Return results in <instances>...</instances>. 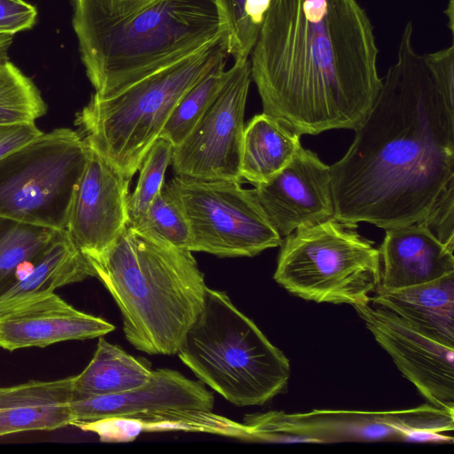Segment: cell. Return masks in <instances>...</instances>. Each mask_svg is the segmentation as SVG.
Returning <instances> with one entry per match:
<instances>
[{"label": "cell", "instance_id": "1", "mask_svg": "<svg viewBox=\"0 0 454 454\" xmlns=\"http://www.w3.org/2000/svg\"><path fill=\"white\" fill-rule=\"evenodd\" d=\"M413 32L408 21L370 112L330 166L334 218L343 223L386 231L423 223L454 188V113Z\"/></svg>", "mask_w": 454, "mask_h": 454}, {"label": "cell", "instance_id": "2", "mask_svg": "<svg viewBox=\"0 0 454 454\" xmlns=\"http://www.w3.org/2000/svg\"><path fill=\"white\" fill-rule=\"evenodd\" d=\"M358 0H270L249 55L263 112L300 136L356 129L382 85Z\"/></svg>", "mask_w": 454, "mask_h": 454}, {"label": "cell", "instance_id": "3", "mask_svg": "<svg viewBox=\"0 0 454 454\" xmlns=\"http://www.w3.org/2000/svg\"><path fill=\"white\" fill-rule=\"evenodd\" d=\"M73 27L86 74L100 97L225 34L214 0H75Z\"/></svg>", "mask_w": 454, "mask_h": 454}, {"label": "cell", "instance_id": "4", "mask_svg": "<svg viewBox=\"0 0 454 454\" xmlns=\"http://www.w3.org/2000/svg\"><path fill=\"white\" fill-rule=\"evenodd\" d=\"M88 261L121 313L127 340L149 355L176 354L208 288L192 251L127 224Z\"/></svg>", "mask_w": 454, "mask_h": 454}, {"label": "cell", "instance_id": "5", "mask_svg": "<svg viewBox=\"0 0 454 454\" xmlns=\"http://www.w3.org/2000/svg\"><path fill=\"white\" fill-rule=\"evenodd\" d=\"M196 377L237 406L262 405L286 388L290 363L226 293L207 288L176 353Z\"/></svg>", "mask_w": 454, "mask_h": 454}, {"label": "cell", "instance_id": "6", "mask_svg": "<svg viewBox=\"0 0 454 454\" xmlns=\"http://www.w3.org/2000/svg\"><path fill=\"white\" fill-rule=\"evenodd\" d=\"M228 56L215 43L108 96L93 94L76 114L86 144L131 179L184 93Z\"/></svg>", "mask_w": 454, "mask_h": 454}, {"label": "cell", "instance_id": "7", "mask_svg": "<svg viewBox=\"0 0 454 454\" xmlns=\"http://www.w3.org/2000/svg\"><path fill=\"white\" fill-rule=\"evenodd\" d=\"M356 226L332 218L296 229L281 242L275 281L308 301L369 303L380 283V254Z\"/></svg>", "mask_w": 454, "mask_h": 454}, {"label": "cell", "instance_id": "8", "mask_svg": "<svg viewBox=\"0 0 454 454\" xmlns=\"http://www.w3.org/2000/svg\"><path fill=\"white\" fill-rule=\"evenodd\" d=\"M88 154L79 132L59 128L1 159L0 216L64 231Z\"/></svg>", "mask_w": 454, "mask_h": 454}, {"label": "cell", "instance_id": "9", "mask_svg": "<svg viewBox=\"0 0 454 454\" xmlns=\"http://www.w3.org/2000/svg\"><path fill=\"white\" fill-rule=\"evenodd\" d=\"M249 441L335 442L439 440L453 442L454 411L431 404L385 411L313 410L247 414Z\"/></svg>", "mask_w": 454, "mask_h": 454}, {"label": "cell", "instance_id": "10", "mask_svg": "<svg viewBox=\"0 0 454 454\" xmlns=\"http://www.w3.org/2000/svg\"><path fill=\"white\" fill-rule=\"evenodd\" d=\"M177 198L191 231L189 250L218 257H252L281 245L255 195L235 180L183 176L167 184Z\"/></svg>", "mask_w": 454, "mask_h": 454}, {"label": "cell", "instance_id": "11", "mask_svg": "<svg viewBox=\"0 0 454 454\" xmlns=\"http://www.w3.org/2000/svg\"><path fill=\"white\" fill-rule=\"evenodd\" d=\"M231 74L189 136L172 153L176 175L205 180H242L244 115L251 78L249 59L234 61Z\"/></svg>", "mask_w": 454, "mask_h": 454}, {"label": "cell", "instance_id": "12", "mask_svg": "<svg viewBox=\"0 0 454 454\" xmlns=\"http://www.w3.org/2000/svg\"><path fill=\"white\" fill-rule=\"evenodd\" d=\"M353 308L429 404L454 411V348L425 335L378 305L369 302Z\"/></svg>", "mask_w": 454, "mask_h": 454}, {"label": "cell", "instance_id": "13", "mask_svg": "<svg viewBox=\"0 0 454 454\" xmlns=\"http://www.w3.org/2000/svg\"><path fill=\"white\" fill-rule=\"evenodd\" d=\"M130 180L89 146L65 229L87 260L103 253L127 226Z\"/></svg>", "mask_w": 454, "mask_h": 454}, {"label": "cell", "instance_id": "14", "mask_svg": "<svg viewBox=\"0 0 454 454\" xmlns=\"http://www.w3.org/2000/svg\"><path fill=\"white\" fill-rule=\"evenodd\" d=\"M254 190L281 238L334 218L331 167L309 149L301 147L284 168Z\"/></svg>", "mask_w": 454, "mask_h": 454}, {"label": "cell", "instance_id": "15", "mask_svg": "<svg viewBox=\"0 0 454 454\" xmlns=\"http://www.w3.org/2000/svg\"><path fill=\"white\" fill-rule=\"evenodd\" d=\"M214 395L201 382L177 371L153 370L142 387L119 394L71 397L72 426L106 420L141 422L147 418L172 411H212Z\"/></svg>", "mask_w": 454, "mask_h": 454}, {"label": "cell", "instance_id": "16", "mask_svg": "<svg viewBox=\"0 0 454 454\" xmlns=\"http://www.w3.org/2000/svg\"><path fill=\"white\" fill-rule=\"evenodd\" d=\"M114 330L106 320L74 309L52 293L0 315V348L13 351L99 338Z\"/></svg>", "mask_w": 454, "mask_h": 454}, {"label": "cell", "instance_id": "17", "mask_svg": "<svg viewBox=\"0 0 454 454\" xmlns=\"http://www.w3.org/2000/svg\"><path fill=\"white\" fill-rule=\"evenodd\" d=\"M453 246L441 242L425 223L386 230L379 248L382 269L378 288L395 290L454 272Z\"/></svg>", "mask_w": 454, "mask_h": 454}, {"label": "cell", "instance_id": "18", "mask_svg": "<svg viewBox=\"0 0 454 454\" xmlns=\"http://www.w3.org/2000/svg\"><path fill=\"white\" fill-rule=\"evenodd\" d=\"M73 377L0 387V436L72 426Z\"/></svg>", "mask_w": 454, "mask_h": 454}, {"label": "cell", "instance_id": "19", "mask_svg": "<svg viewBox=\"0 0 454 454\" xmlns=\"http://www.w3.org/2000/svg\"><path fill=\"white\" fill-rule=\"evenodd\" d=\"M370 302L391 311L425 335L454 348V272L405 288H377Z\"/></svg>", "mask_w": 454, "mask_h": 454}, {"label": "cell", "instance_id": "20", "mask_svg": "<svg viewBox=\"0 0 454 454\" xmlns=\"http://www.w3.org/2000/svg\"><path fill=\"white\" fill-rule=\"evenodd\" d=\"M95 277L66 231H57L28 271L0 296V315L56 288Z\"/></svg>", "mask_w": 454, "mask_h": 454}, {"label": "cell", "instance_id": "21", "mask_svg": "<svg viewBox=\"0 0 454 454\" xmlns=\"http://www.w3.org/2000/svg\"><path fill=\"white\" fill-rule=\"evenodd\" d=\"M301 136L278 119L262 113L245 126L241 146V178L254 186L268 181L302 147Z\"/></svg>", "mask_w": 454, "mask_h": 454}, {"label": "cell", "instance_id": "22", "mask_svg": "<svg viewBox=\"0 0 454 454\" xmlns=\"http://www.w3.org/2000/svg\"><path fill=\"white\" fill-rule=\"evenodd\" d=\"M153 369L121 347L99 337L89 364L72 380L71 397L101 396L130 391L144 386Z\"/></svg>", "mask_w": 454, "mask_h": 454}, {"label": "cell", "instance_id": "23", "mask_svg": "<svg viewBox=\"0 0 454 454\" xmlns=\"http://www.w3.org/2000/svg\"><path fill=\"white\" fill-rule=\"evenodd\" d=\"M56 231L0 216V296L26 275Z\"/></svg>", "mask_w": 454, "mask_h": 454}, {"label": "cell", "instance_id": "24", "mask_svg": "<svg viewBox=\"0 0 454 454\" xmlns=\"http://www.w3.org/2000/svg\"><path fill=\"white\" fill-rule=\"evenodd\" d=\"M226 58L194 83L172 110L160 137L168 139L174 147L189 136L228 80L231 69H225Z\"/></svg>", "mask_w": 454, "mask_h": 454}, {"label": "cell", "instance_id": "25", "mask_svg": "<svg viewBox=\"0 0 454 454\" xmlns=\"http://www.w3.org/2000/svg\"><path fill=\"white\" fill-rule=\"evenodd\" d=\"M225 31L227 53L234 61L249 59L270 0H214Z\"/></svg>", "mask_w": 454, "mask_h": 454}, {"label": "cell", "instance_id": "26", "mask_svg": "<svg viewBox=\"0 0 454 454\" xmlns=\"http://www.w3.org/2000/svg\"><path fill=\"white\" fill-rule=\"evenodd\" d=\"M46 112L33 81L10 60L0 62V125L35 122Z\"/></svg>", "mask_w": 454, "mask_h": 454}, {"label": "cell", "instance_id": "27", "mask_svg": "<svg viewBox=\"0 0 454 454\" xmlns=\"http://www.w3.org/2000/svg\"><path fill=\"white\" fill-rule=\"evenodd\" d=\"M174 145L159 137L139 168L137 186L128 199V225L138 229L145 219L148 207L164 185V176L171 164Z\"/></svg>", "mask_w": 454, "mask_h": 454}, {"label": "cell", "instance_id": "28", "mask_svg": "<svg viewBox=\"0 0 454 454\" xmlns=\"http://www.w3.org/2000/svg\"><path fill=\"white\" fill-rule=\"evenodd\" d=\"M137 230L152 232L174 247L189 250V223L177 198L167 184L152 200L142 225Z\"/></svg>", "mask_w": 454, "mask_h": 454}, {"label": "cell", "instance_id": "29", "mask_svg": "<svg viewBox=\"0 0 454 454\" xmlns=\"http://www.w3.org/2000/svg\"><path fill=\"white\" fill-rule=\"evenodd\" d=\"M425 61L430 69L446 105L454 113V44L424 54Z\"/></svg>", "mask_w": 454, "mask_h": 454}, {"label": "cell", "instance_id": "30", "mask_svg": "<svg viewBox=\"0 0 454 454\" xmlns=\"http://www.w3.org/2000/svg\"><path fill=\"white\" fill-rule=\"evenodd\" d=\"M37 11L24 0H0V34L14 35L31 28Z\"/></svg>", "mask_w": 454, "mask_h": 454}, {"label": "cell", "instance_id": "31", "mask_svg": "<svg viewBox=\"0 0 454 454\" xmlns=\"http://www.w3.org/2000/svg\"><path fill=\"white\" fill-rule=\"evenodd\" d=\"M423 223L441 242L454 247V188L441 197Z\"/></svg>", "mask_w": 454, "mask_h": 454}, {"label": "cell", "instance_id": "32", "mask_svg": "<svg viewBox=\"0 0 454 454\" xmlns=\"http://www.w3.org/2000/svg\"><path fill=\"white\" fill-rule=\"evenodd\" d=\"M42 133L35 122L0 125V160Z\"/></svg>", "mask_w": 454, "mask_h": 454}, {"label": "cell", "instance_id": "33", "mask_svg": "<svg viewBox=\"0 0 454 454\" xmlns=\"http://www.w3.org/2000/svg\"><path fill=\"white\" fill-rule=\"evenodd\" d=\"M11 34H0V62L9 60L8 51L13 41Z\"/></svg>", "mask_w": 454, "mask_h": 454}, {"label": "cell", "instance_id": "34", "mask_svg": "<svg viewBox=\"0 0 454 454\" xmlns=\"http://www.w3.org/2000/svg\"><path fill=\"white\" fill-rule=\"evenodd\" d=\"M443 12L447 18V27L450 30L451 35H453L454 34V0L449 1Z\"/></svg>", "mask_w": 454, "mask_h": 454}]
</instances>
